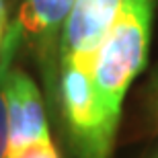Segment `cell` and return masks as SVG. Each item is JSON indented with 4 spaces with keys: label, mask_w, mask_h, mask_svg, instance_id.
Instances as JSON below:
<instances>
[{
    "label": "cell",
    "mask_w": 158,
    "mask_h": 158,
    "mask_svg": "<svg viewBox=\"0 0 158 158\" xmlns=\"http://www.w3.org/2000/svg\"><path fill=\"white\" fill-rule=\"evenodd\" d=\"M156 0H121L94 68V99L107 134L115 138L123 97L146 66Z\"/></svg>",
    "instance_id": "obj_1"
},
{
    "label": "cell",
    "mask_w": 158,
    "mask_h": 158,
    "mask_svg": "<svg viewBox=\"0 0 158 158\" xmlns=\"http://www.w3.org/2000/svg\"><path fill=\"white\" fill-rule=\"evenodd\" d=\"M121 0H74L60 43V70H76L94 78L99 52Z\"/></svg>",
    "instance_id": "obj_2"
},
{
    "label": "cell",
    "mask_w": 158,
    "mask_h": 158,
    "mask_svg": "<svg viewBox=\"0 0 158 158\" xmlns=\"http://www.w3.org/2000/svg\"><path fill=\"white\" fill-rule=\"evenodd\" d=\"M72 4L74 0H23L19 15L23 41H27L35 53L52 101L60 97V43Z\"/></svg>",
    "instance_id": "obj_3"
},
{
    "label": "cell",
    "mask_w": 158,
    "mask_h": 158,
    "mask_svg": "<svg viewBox=\"0 0 158 158\" xmlns=\"http://www.w3.org/2000/svg\"><path fill=\"white\" fill-rule=\"evenodd\" d=\"M4 97L8 113V148L49 138L41 93L29 74L19 68H10L6 76Z\"/></svg>",
    "instance_id": "obj_4"
},
{
    "label": "cell",
    "mask_w": 158,
    "mask_h": 158,
    "mask_svg": "<svg viewBox=\"0 0 158 158\" xmlns=\"http://www.w3.org/2000/svg\"><path fill=\"white\" fill-rule=\"evenodd\" d=\"M21 41H23V27L17 17L8 25V29L4 31V37L0 41V158H6V154H8V113H6L4 86Z\"/></svg>",
    "instance_id": "obj_5"
},
{
    "label": "cell",
    "mask_w": 158,
    "mask_h": 158,
    "mask_svg": "<svg viewBox=\"0 0 158 158\" xmlns=\"http://www.w3.org/2000/svg\"><path fill=\"white\" fill-rule=\"evenodd\" d=\"M6 158H60V156L56 152L52 138H43V140H35L29 142V144L8 148Z\"/></svg>",
    "instance_id": "obj_6"
},
{
    "label": "cell",
    "mask_w": 158,
    "mask_h": 158,
    "mask_svg": "<svg viewBox=\"0 0 158 158\" xmlns=\"http://www.w3.org/2000/svg\"><path fill=\"white\" fill-rule=\"evenodd\" d=\"M4 4L0 6V41H2V37H4Z\"/></svg>",
    "instance_id": "obj_7"
},
{
    "label": "cell",
    "mask_w": 158,
    "mask_h": 158,
    "mask_svg": "<svg viewBox=\"0 0 158 158\" xmlns=\"http://www.w3.org/2000/svg\"><path fill=\"white\" fill-rule=\"evenodd\" d=\"M156 88H158V78H156Z\"/></svg>",
    "instance_id": "obj_8"
},
{
    "label": "cell",
    "mask_w": 158,
    "mask_h": 158,
    "mask_svg": "<svg viewBox=\"0 0 158 158\" xmlns=\"http://www.w3.org/2000/svg\"><path fill=\"white\" fill-rule=\"evenodd\" d=\"M0 6H2V0H0Z\"/></svg>",
    "instance_id": "obj_9"
}]
</instances>
